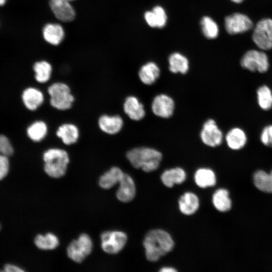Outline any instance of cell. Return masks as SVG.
Returning <instances> with one entry per match:
<instances>
[{
	"instance_id": "f35d334b",
	"label": "cell",
	"mask_w": 272,
	"mask_h": 272,
	"mask_svg": "<svg viewBox=\"0 0 272 272\" xmlns=\"http://www.w3.org/2000/svg\"><path fill=\"white\" fill-rule=\"evenodd\" d=\"M7 2V0H0V7L4 6Z\"/></svg>"
},
{
	"instance_id": "b9f144b4",
	"label": "cell",
	"mask_w": 272,
	"mask_h": 272,
	"mask_svg": "<svg viewBox=\"0 0 272 272\" xmlns=\"http://www.w3.org/2000/svg\"><path fill=\"white\" fill-rule=\"evenodd\" d=\"M270 174L272 175V170H271V171L270 172Z\"/></svg>"
},
{
	"instance_id": "60d3db41",
	"label": "cell",
	"mask_w": 272,
	"mask_h": 272,
	"mask_svg": "<svg viewBox=\"0 0 272 272\" xmlns=\"http://www.w3.org/2000/svg\"><path fill=\"white\" fill-rule=\"evenodd\" d=\"M57 1H65V2H71L72 1H75V0H57Z\"/></svg>"
},
{
	"instance_id": "44dd1931",
	"label": "cell",
	"mask_w": 272,
	"mask_h": 272,
	"mask_svg": "<svg viewBox=\"0 0 272 272\" xmlns=\"http://www.w3.org/2000/svg\"><path fill=\"white\" fill-rule=\"evenodd\" d=\"M124 174L119 167H112L100 177L99 184L102 188L109 189L119 183Z\"/></svg>"
},
{
	"instance_id": "8fae6325",
	"label": "cell",
	"mask_w": 272,
	"mask_h": 272,
	"mask_svg": "<svg viewBox=\"0 0 272 272\" xmlns=\"http://www.w3.org/2000/svg\"><path fill=\"white\" fill-rule=\"evenodd\" d=\"M99 129L104 133L112 135L119 133L123 126V120L118 114H103L97 119Z\"/></svg>"
},
{
	"instance_id": "9a60e30c",
	"label": "cell",
	"mask_w": 272,
	"mask_h": 272,
	"mask_svg": "<svg viewBox=\"0 0 272 272\" xmlns=\"http://www.w3.org/2000/svg\"><path fill=\"white\" fill-rule=\"evenodd\" d=\"M49 6L54 15L61 21L69 22L75 18V11L70 2L50 0Z\"/></svg>"
},
{
	"instance_id": "4fadbf2b",
	"label": "cell",
	"mask_w": 272,
	"mask_h": 272,
	"mask_svg": "<svg viewBox=\"0 0 272 272\" xmlns=\"http://www.w3.org/2000/svg\"><path fill=\"white\" fill-rule=\"evenodd\" d=\"M55 135L60 139L64 145L72 146L78 142L80 131L78 126L75 123L64 122L57 127Z\"/></svg>"
},
{
	"instance_id": "d6a6232c",
	"label": "cell",
	"mask_w": 272,
	"mask_h": 272,
	"mask_svg": "<svg viewBox=\"0 0 272 272\" xmlns=\"http://www.w3.org/2000/svg\"><path fill=\"white\" fill-rule=\"evenodd\" d=\"M200 24L203 34L207 38L214 39L218 36V26L212 18L208 16L203 17Z\"/></svg>"
},
{
	"instance_id": "74e56055",
	"label": "cell",
	"mask_w": 272,
	"mask_h": 272,
	"mask_svg": "<svg viewBox=\"0 0 272 272\" xmlns=\"http://www.w3.org/2000/svg\"><path fill=\"white\" fill-rule=\"evenodd\" d=\"M176 271L174 268L171 267H163L160 270L161 272H174Z\"/></svg>"
},
{
	"instance_id": "ac0fdd59",
	"label": "cell",
	"mask_w": 272,
	"mask_h": 272,
	"mask_svg": "<svg viewBox=\"0 0 272 272\" xmlns=\"http://www.w3.org/2000/svg\"><path fill=\"white\" fill-rule=\"evenodd\" d=\"M225 140L229 148L239 150L244 148L247 143V138L245 131L239 127H233L228 131Z\"/></svg>"
},
{
	"instance_id": "484cf974",
	"label": "cell",
	"mask_w": 272,
	"mask_h": 272,
	"mask_svg": "<svg viewBox=\"0 0 272 272\" xmlns=\"http://www.w3.org/2000/svg\"><path fill=\"white\" fill-rule=\"evenodd\" d=\"M34 78L40 84L48 82L51 77L52 67L51 64L45 60L35 62L33 66Z\"/></svg>"
},
{
	"instance_id": "7c38bea8",
	"label": "cell",
	"mask_w": 272,
	"mask_h": 272,
	"mask_svg": "<svg viewBox=\"0 0 272 272\" xmlns=\"http://www.w3.org/2000/svg\"><path fill=\"white\" fill-rule=\"evenodd\" d=\"M174 107L173 100L165 94L156 96L152 104V110L154 114L165 118H169L172 115Z\"/></svg>"
},
{
	"instance_id": "30bf717a",
	"label": "cell",
	"mask_w": 272,
	"mask_h": 272,
	"mask_svg": "<svg viewBox=\"0 0 272 272\" xmlns=\"http://www.w3.org/2000/svg\"><path fill=\"white\" fill-rule=\"evenodd\" d=\"M200 136L202 142L211 147L219 146L223 138L222 131L213 119H208L204 123Z\"/></svg>"
},
{
	"instance_id": "603a6c76",
	"label": "cell",
	"mask_w": 272,
	"mask_h": 272,
	"mask_svg": "<svg viewBox=\"0 0 272 272\" xmlns=\"http://www.w3.org/2000/svg\"><path fill=\"white\" fill-rule=\"evenodd\" d=\"M161 179L166 186L172 187L175 184L183 182L186 179V173L181 168H174L165 171L162 174Z\"/></svg>"
},
{
	"instance_id": "7a4b0ae2",
	"label": "cell",
	"mask_w": 272,
	"mask_h": 272,
	"mask_svg": "<svg viewBox=\"0 0 272 272\" xmlns=\"http://www.w3.org/2000/svg\"><path fill=\"white\" fill-rule=\"evenodd\" d=\"M126 156L134 168L141 169L146 172L156 170L162 158L159 151L147 147L132 149L126 153Z\"/></svg>"
},
{
	"instance_id": "f546056e",
	"label": "cell",
	"mask_w": 272,
	"mask_h": 272,
	"mask_svg": "<svg viewBox=\"0 0 272 272\" xmlns=\"http://www.w3.org/2000/svg\"><path fill=\"white\" fill-rule=\"evenodd\" d=\"M256 187L263 192L272 193V175L263 170H258L253 175Z\"/></svg>"
},
{
	"instance_id": "6da1fadb",
	"label": "cell",
	"mask_w": 272,
	"mask_h": 272,
	"mask_svg": "<svg viewBox=\"0 0 272 272\" xmlns=\"http://www.w3.org/2000/svg\"><path fill=\"white\" fill-rule=\"evenodd\" d=\"M143 245L147 259L151 261H156L172 250L174 243L167 232L156 229L147 234Z\"/></svg>"
},
{
	"instance_id": "5b68a950",
	"label": "cell",
	"mask_w": 272,
	"mask_h": 272,
	"mask_svg": "<svg viewBox=\"0 0 272 272\" xmlns=\"http://www.w3.org/2000/svg\"><path fill=\"white\" fill-rule=\"evenodd\" d=\"M92 246L89 235L82 234L78 239L73 240L68 246L67 254L73 261L80 263L91 253Z\"/></svg>"
},
{
	"instance_id": "9c48e42d",
	"label": "cell",
	"mask_w": 272,
	"mask_h": 272,
	"mask_svg": "<svg viewBox=\"0 0 272 272\" xmlns=\"http://www.w3.org/2000/svg\"><path fill=\"white\" fill-rule=\"evenodd\" d=\"M225 26L227 32L233 35L249 31L252 28L253 23L247 16L235 13L225 18Z\"/></svg>"
},
{
	"instance_id": "3957f363",
	"label": "cell",
	"mask_w": 272,
	"mask_h": 272,
	"mask_svg": "<svg viewBox=\"0 0 272 272\" xmlns=\"http://www.w3.org/2000/svg\"><path fill=\"white\" fill-rule=\"evenodd\" d=\"M42 158L44 170L48 176L58 178L65 175L70 159L65 150L50 148L43 152Z\"/></svg>"
},
{
	"instance_id": "d4e9b609",
	"label": "cell",
	"mask_w": 272,
	"mask_h": 272,
	"mask_svg": "<svg viewBox=\"0 0 272 272\" xmlns=\"http://www.w3.org/2000/svg\"><path fill=\"white\" fill-rule=\"evenodd\" d=\"M144 17L148 24L152 27L162 28L167 22L166 13L160 6H156L152 11L146 12Z\"/></svg>"
},
{
	"instance_id": "83f0119b",
	"label": "cell",
	"mask_w": 272,
	"mask_h": 272,
	"mask_svg": "<svg viewBox=\"0 0 272 272\" xmlns=\"http://www.w3.org/2000/svg\"><path fill=\"white\" fill-rule=\"evenodd\" d=\"M194 180L196 184L201 188L213 186L216 182L214 172L208 168L198 169L195 173Z\"/></svg>"
},
{
	"instance_id": "cb8c5ba5",
	"label": "cell",
	"mask_w": 272,
	"mask_h": 272,
	"mask_svg": "<svg viewBox=\"0 0 272 272\" xmlns=\"http://www.w3.org/2000/svg\"><path fill=\"white\" fill-rule=\"evenodd\" d=\"M160 69L153 62H149L143 65L139 72L141 82L148 85L154 83L160 76Z\"/></svg>"
},
{
	"instance_id": "d590c367",
	"label": "cell",
	"mask_w": 272,
	"mask_h": 272,
	"mask_svg": "<svg viewBox=\"0 0 272 272\" xmlns=\"http://www.w3.org/2000/svg\"><path fill=\"white\" fill-rule=\"evenodd\" d=\"M10 169L9 157L0 154V180L8 175Z\"/></svg>"
},
{
	"instance_id": "1f68e13d",
	"label": "cell",
	"mask_w": 272,
	"mask_h": 272,
	"mask_svg": "<svg viewBox=\"0 0 272 272\" xmlns=\"http://www.w3.org/2000/svg\"><path fill=\"white\" fill-rule=\"evenodd\" d=\"M34 243L38 248L42 250L53 249L59 244L57 237L51 233H48L45 235H37L35 238Z\"/></svg>"
},
{
	"instance_id": "ab89813d",
	"label": "cell",
	"mask_w": 272,
	"mask_h": 272,
	"mask_svg": "<svg viewBox=\"0 0 272 272\" xmlns=\"http://www.w3.org/2000/svg\"><path fill=\"white\" fill-rule=\"evenodd\" d=\"M231 1L236 3H240L242 2L244 0H231Z\"/></svg>"
},
{
	"instance_id": "e0dca14e",
	"label": "cell",
	"mask_w": 272,
	"mask_h": 272,
	"mask_svg": "<svg viewBox=\"0 0 272 272\" xmlns=\"http://www.w3.org/2000/svg\"><path fill=\"white\" fill-rule=\"evenodd\" d=\"M119 183V187L116 192L117 199L123 202L131 201L135 195V186L132 178L124 173Z\"/></svg>"
},
{
	"instance_id": "7bdbcfd3",
	"label": "cell",
	"mask_w": 272,
	"mask_h": 272,
	"mask_svg": "<svg viewBox=\"0 0 272 272\" xmlns=\"http://www.w3.org/2000/svg\"><path fill=\"white\" fill-rule=\"evenodd\" d=\"M0 229H1V225H0Z\"/></svg>"
},
{
	"instance_id": "8992f818",
	"label": "cell",
	"mask_w": 272,
	"mask_h": 272,
	"mask_svg": "<svg viewBox=\"0 0 272 272\" xmlns=\"http://www.w3.org/2000/svg\"><path fill=\"white\" fill-rule=\"evenodd\" d=\"M240 64L244 69L251 72H266L269 67L267 55L263 52L255 50L247 51L240 60Z\"/></svg>"
},
{
	"instance_id": "277c9868",
	"label": "cell",
	"mask_w": 272,
	"mask_h": 272,
	"mask_svg": "<svg viewBox=\"0 0 272 272\" xmlns=\"http://www.w3.org/2000/svg\"><path fill=\"white\" fill-rule=\"evenodd\" d=\"M47 92L50 97V105L57 110H68L75 101V97L70 86L65 83H53L48 86Z\"/></svg>"
},
{
	"instance_id": "836d02e7",
	"label": "cell",
	"mask_w": 272,
	"mask_h": 272,
	"mask_svg": "<svg viewBox=\"0 0 272 272\" xmlns=\"http://www.w3.org/2000/svg\"><path fill=\"white\" fill-rule=\"evenodd\" d=\"M14 152L13 146L9 139L5 135L0 134V154L10 157Z\"/></svg>"
},
{
	"instance_id": "7402d4cb",
	"label": "cell",
	"mask_w": 272,
	"mask_h": 272,
	"mask_svg": "<svg viewBox=\"0 0 272 272\" xmlns=\"http://www.w3.org/2000/svg\"><path fill=\"white\" fill-rule=\"evenodd\" d=\"M179 208L182 213L190 215L197 210L199 200L197 196L192 192H186L181 195L178 201Z\"/></svg>"
},
{
	"instance_id": "ba28073f",
	"label": "cell",
	"mask_w": 272,
	"mask_h": 272,
	"mask_svg": "<svg viewBox=\"0 0 272 272\" xmlns=\"http://www.w3.org/2000/svg\"><path fill=\"white\" fill-rule=\"evenodd\" d=\"M102 249L109 254H116L120 252L127 241V236L121 231H106L101 235Z\"/></svg>"
},
{
	"instance_id": "8d00e7d4",
	"label": "cell",
	"mask_w": 272,
	"mask_h": 272,
	"mask_svg": "<svg viewBox=\"0 0 272 272\" xmlns=\"http://www.w3.org/2000/svg\"><path fill=\"white\" fill-rule=\"evenodd\" d=\"M4 270L7 272L24 271V270L20 267L12 264H6L4 266Z\"/></svg>"
},
{
	"instance_id": "52a82bcc",
	"label": "cell",
	"mask_w": 272,
	"mask_h": 272,
	"mask_svg": "<svg viewBox=\"0 0 272 272\" xmlns=\"http://www.w3.org/2000/svg\"><path fill=\"white\" fill-rule=\"evenodd\" d=\"M252 39L261 49L272 48V20L264 19L259 21L254 28Z\"/></svg>"
},
{
	"instance_id": "d6986e66",
	"label": "cell",
	"mask_w": 272,
	"mask_h": 272,
	"mask_svg": "<svg viewBox=\"0 0 272 272\" xmlns=\"http://www.w3.org/2000/svg\"><path fill=\"white\" fill-rule=\"evenodd\" d=\"M42 34L44 40L53 45H58L64 36L63 28L58 24L49 23L45 25L43 28Z\"/></svg>"
},
{
	"instance_id": "5bb4252c",
	"label": "cell",
	"mask_w": 272,
	"mask_h": 272,
	"mask_svg": "<svg viewBox=\"0 0 272 272\" xmlns=\"http://www.w3.org/2000/svg\"><path fill=\"white\" fill-rule=\"evenodd\" d=\"M21 97L24 106L31 111L37 110L43 105L45 100L43 92L33 87L25 88L22 92Z\"/></svg>"
},
{
	"instance_id": "4dcf8cb0",
	"label": "cell",
	"mask_w": 272,
	"mask_h": 272,
	"mask_svg": "<svg viewBox=\"0 0 272 272\" xmlns=\"http://www.w3.org/2000/svg\"><path fill=\"white\" fill-rule=\"evenodd\" d=\"M257 101L259 107L267 111L272 108V91L265 85L260 86L256 91Z\"/></svg>"
},
{
	"instance_id": "4316f807",
	"label": "cell",
	"mask_w": 272,
	"mask_h": 272,
	"mask_svg": "<svg viewBox=\"0 0 272 272\" xmlns=\"http://www.w3.org/2000/svg\"><path fill=\"white\" fill-rule=\"evenodd\" d=\"M169 70L173 73L186 74L189 68L188 59L179 53H173L169 57Z\"/></svg>"
},
{
	"instance_id": "e575fe53",
	"label": "cell",
	"mask_w": 272,
	"mask_h": 272,
	"mask_svg": "<svg viewBox=\"0 0 272 272\" xmlns=\"http://www.w3.org/2000/svg\"><path fill=\"white\" fill-rule=\"evenodd\" d=\"M260 140L265 146L272 148V124L263 127L260 134Z\"/></svg>"
},
{
	"instance_id": "2e32d148",
	"label": "cell",
	"mask_w": 272,
	"mask_h": 272,
	"mask_svg": "<svg viewBox=\"0 0 272 272\" xmlns=\"http://www.w3.org/2000/svg\"><path fill=\"white\" fill-rule=\"evenodd\" d=\"M123 109L124 113L132 120H140L145 116L144 105L133 96H129L125 98Z\"/></svg>"
},
{
	"instance_id": "ffe728a7",
	"label": "cell",
	"mask_w": 272,
	"mask_h": 272,
	"mask_svg": "<svg viewBox=\"0 0 272 272\" xmlns=\"http://www.w3.org/2000/svg\"><path fill=\"white\" fill-rule=\"evenodd\" d=\"M48 127L46 122L38 120L31 123L26 129V134L29 139L33 142L38 143L47 136Z\"/></svg>"
},
{
	"instance_id": "f1b7e54d",
	"label": "cell",
	"mask_w": 272,
	"mask_h": 272,
	"mask_svg": "<svg viewBox=\"0 0 272 272\" xmlns=\"http://www.w3.org/2000/svg\"><path fill=\"white\" fill-rule=\"evenodd\" d=\"M213 203L219 211H228L231 208V201L229 197L228 191L225 189L216 190L213 196Z\"/></svg>"
}]
</instances>
